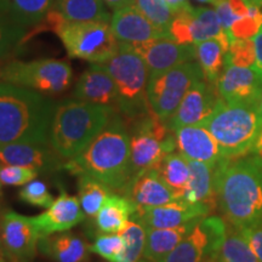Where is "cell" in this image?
I'll return each instance as SVG.
<instances>
[{"label": "cell", "mask_w": 262, "mask_h": 262, "mask_svg": "<svg viewBox=\"0 0 262 262\" xmlns=\"http://www.w3.org/2000/svg\"><path fill=\"white\" fill-rule=\"evenodd\" d=\"M188 164L189 180L182 193V199L189 203L214 205L215 166L195 160H188Z\"/></svg>", "instance_id": "28"}, {"label": "cell", "mask_w": 262, "mask_h": 262, "mask_svg": "<svg viewBox=\"0 0 262 262\" xmlns=\"http://www.w3.org/2000/svg\"><path fill=\"white\" fill-rule=\"evenodd\" d=\"M40 231L33 217L6 210L0 221V239L11 262H29L37 254Z\"/></svg>", "instance_id": "13"}, {"label": "cell", "mask_w": 262, "mask_h": 262, "mask_svg": "<svg viewBox=\"0 0 262 262\" xmlns=\"http://www.w3.org/2000/svg\"><path fill=\"white\" fill-rule=\"evenodd\" d=\"M262 28L261 16H245L237 19L228 28L227 33L229 40H237V39H253Z\"/></svg>", "instance_id": "42"}, {"label": "cell", "mask_w": 262, "mask_h": 262, "mask_svg": "<svg viewBox=\"0 0 262 262\" xmlns=\"http://www.w3.org/2000/svg\"><path fill=\"white\" fill-rule=\"evenodd\" d=\"M54 0H0V14L22 27H34L41 24Z\"/></svg>", "instance_id": "27"}, {"label": "cell", "mask_w": 262, "mask_h": 262, "mask_svg": "<svg viewBox=\"0 0 262 262\" xmlns=\"http://www.w3.org/2000/svg\"><path fill=\"white\" fill-rule=\"evenodd\" d=\"M249 247L262 262V222L239 229Z\"/></svg>", "instance_id": "43"}, {"label": "cell", "mask_w": 262, "mask_h": 262, "mask_svg": "<svg viewBox=\"0 0 262 262\" xmlns=\"http://www.w3.org/2000/svg\"><path fill=\"white\" fill-rule=\"evenodd\" d=\"M111 191L112 189L97 180L88 178V176H79L78 199H79L84 214L88 217H96Z\"/></svg>", "instance_id": "32"}, {"label": "cell", "mask_w": 262, "mask_h": 262, "mask_svg": "<svg viewBox=\"0 0 262 262\" xmlns=\"http://www.w3.org/2000/svg\"><path fill=\"white\" fill-rule=\"evenodd\" d=\"M63 169L75 176H88L114 192L124 193L133 180L129 127L114 114L79 156L64 163Z\"/></svg>", "instance_id": "1"}, {"label": "cell", "mask_w": 262, "mask_h": 262, "mask_svg": "<svg viewBox=\"0 0 262 262\" xmlns=\"http://www.w3.org/2000/svg\"><path fill=\"white\" fill-rule=\"evenodd\" d=\"M226 232L227 226L221 217L206 216L160 262H203L210 255L219 254Z\"/></svg>", "instance_id": "11"}, {"label": "cell", "mask_w": 262, "mask_h": 262, "mask_svg": "<svg viewBox=\"0 0 262 262\" xmlns=\"http://www.w3.org/2000/svg\"><path fill=\"white\" fill-rule=\"evenodd\" d=\"M117 110L80 100L57 103L50 126V146L62 159L79 156L111 122Z\"/></svg>", "instance_id": "4"}, {"label": "cell", "mask_w": 262, "mask_h": 262, "mask_svg": "<svg viewBox=\"0 0 262 262\" xmlns=\"http://www.w3.org/2000/svg\"><path fill=\"white\" fill-rule=\"evenodd\" d=\"M166 34L183 45H194L208 39H219L228 47L231 45L217 14L209 8H192L189 11L175 15Z\"/></svg>", "instance_id": "12"}, {"label": "cell", "mask_w": 262, "mask_h": 262, "mask_svg": "<svg viewBox=\"0 0 262 262\" xmlns=\"http://www.w3.org/2000/svg\"><path fill=\"white\" fill-rule=\"evenodd\" d=\"M73 72L68 62L55 58L12 60L0 66V80L40 94L57 95L70 88Z\"/></svg>", "instance_id": "9"}, {"label": "cell", "mask_w": 262, "mask_h": 262, "mask_svg": "<svg viewBox=\"0 0 262 262\" xmlns=\"http://www.w3.org/2000/svg\"><path fill=\"white\" fill-rule=\"evenodd\" d=\"M215 193L227 221L242 229L262 222V159H224L215 166Z\"/></svg>", "instance_id": "2"}, {"label": "cell", "mask_w": 262, "mask_h": 262, "mask_svg": "<svg viewBox=\"0 0 262 262\" xmlns=\"http://www.w3.org/2000/svg\"><path fill=\"white\" fill-rule=\"evenodd\" d=\"M203 262H222L219 254H212L210 256H208Z\"/></svg>", "instance_id": "48"}, {"label": "cell", "mask_w": 262, "mask_h": 262, "mask_svg": "<svg viewBox=\"0 0 262 262\" xmlns=\"http://www.w3.org/2000/svg\"><path fill=\"white\" fill-rule=\"evenodd\" d=\"M225 66H237V67L255 66V45L253 39L232 40L226 54Z\"/></svg>", "instance_id": "38"}, {"label": "cell", "mask_w": 262, "mask_h": 262, "mask_svg": "<svg viewBox=\"0 0 262 262\" xmlns=\"http://www.w3.org/2000/svg\"><path fill=\"white\" fill-rule=\"evenodd\" d=\"M137 214V208L122 193H110L102 208L95 217V226L103 233H119L130 219Z\"/></svg>", "instance_id": "25"}, {"label": "cell", "mask_w": 262, "mask_h": 262, "mask_svg": "<svg viewBox=\"0 0 262 262\" xmlns=\"http://www.w3.org/2000/svg\"><path fill=\"white\" fill-rule=\"evenodd\" d=\"M222 262H261L237 228L228 229L219 251Z\"/></svg>", "instance_id": "34"}, {"label": "cell", "mask_w": 262, "mask_h": 262, "mask_svg": "<svg viewBox=\"0 0 262 262\" xmlns=\"http://www.w3.org/2000/svg\"><path fill=\"white\" fill-rule=\"evenodd\" d=\"M18 196L26 204L37 206V208H49L54 202L48 186L39 180H33L27 185H25L19 191Z\"/></svg>", "instance_id": "40"}, {"label": "cell", "mask_w": 262, "mask_h": 262, "mask_svg": "<svg viewBox=\"0 0 262 262\" xmlns=\"http://www.w3.org/2000/svg\"><path fill=\"white\" fill-rule=\"evenodd\" d=\"M131 5L135 6L141 14L168 37L166 33L175 15L164 0H133Z\"/></svg>", "instance_id": "36"}, {"label": "cell", "mask_w": 262, "mask_h": 262, "mask_svg": "<svg viewBox=\"0 0 262 262\" xmlns=\"http://www.w3.org/2000/svg\"><path fill=\"white\" fill-rule=\"evenodd\" d=\"M175 133L176 148L188 160L216 166L222 159L220 147L211 133L202 124L179 127Z\"/></svg>", "instance_id": "21"}, {"label": "cell", "mask_w": 262, "mask_h": 262, "mask_svg": "<svg viewBox=\"0 0 262 262\" xmlns=\"http://www.w3.org/2000/svg\"><path fill=\"white\" fill-rule=\"evenodd\" d=\"M250 155H253L255 157H257V158L262 159V129H261V133L258 134L256 142H255V145L253 147V149H251Z\"/></svg>", "instance_id": "47"}, {"label": "cell", "mask_w": 262, "mask_h": 262, "mask_svg": "<svg viewBox=\"0 0 262 262\" xmlns=\"http://www.w3.org/2000/svg\"><path fill=\"white\" fill-rule=\"evenodd\" d=\"M201 221V220H199ZM199 221L169 228H147V241L143 257L153 262H160L189 233Z\"/></svg>", "instance_id": "26"}, {"label": "cell", "mask_w": 262, "mask_h": 262, "mask_svg": "<svg viewBox=\"0 0 262 262\" xmlns=\"http://www.w3.org/2000/svg\"><path fill=\"white\" fill-rule=\"evenodd\" d=\"M111 27L117 40L124 44H140L166 37L134 5L116 10L111 18Z\"/></svg>", "instance_id": "23"}, {"label": "cell", "mask_w": 262, "mask_h": 262, "mask_svg": "<svg viewBox=\"0 0 262 262\" xmlns=\"http://www.w3.org/2000/svg\"><path fill=\"white\" fill-rule=\"evenodd\" d=\"M215 11L225 32L228 31L233 22L249 15L247 0H220L215 5Z\"/></svg>", "instance_id": "39"}, {"label": "cell", "mask_w": 262, "mask_h": 262, "mask_svg": "<svg viewBox=\"0 0 262 262\" xmlns=\"http://www.w3.org/2000/svg\"><path fill=\"white\" fill-rule=\"evenodd\" d=\"M194 49L195 60L201 66L204 79L212 85H216L224 71L225 57L229 47L219 39H208L196 42Z\"/></svg>", "instance_id": "30"}, {"label": "cell", "mask_w": 262, "mask_h": 262, "mask_svg": "<svg viewBox=\"0 0 262 262\" xmlns=\"http://www.w3.org/2000/svg\"><path fill=\"white\" fill-rule=\"evenodd\" d=\"M162 179L182 198L189 180V164L181 153L171 152L164 157L157 168Z\"/></svg>", "instance_id": "31"}, {"label": "cell", "mask_w": 262, "mask_h": 262, "mask_svg": "<svg viewBox=\"0 0 262 262\" xmlns=\"http://www.w3.org/2000/svg\"><path fill=\"white\" fill-rule=\"evenodd\" d=\"M131 122L130 157L134 180L140 173L158 168L164 157L176 148V140L166 122L159 119L153 112Z\"/></svg>", "instance_id": "8"}, {"label": "cell", "mask_w": 262, "mask_h": 262, "mask_svg": "<svg viewBox=\"0 0 262 262\" xmlns=\"http://www.w3.org/2000/svg\"><path fill=\"white\" fill-rule=\"evenodd\" d=\"M204 78L198 62L189 61L171 70L149 74L147 98L150 111L168 122L195 81Z\"/></svg>", "instance_id": "10"}, {"label": "cell", "mask_w": 262, "mask_h": 262, "mask_svg": "<svg viewBox=\"0 0 262 262\" xmlns=\"http://www.w3.org/2000/svg\"><path fill=\"white\" fill-rule=\"evenodd\" d=\"M79 199L61 188L60 194L47 210L33 217L41 235L70 231L85 220Z\"/></svg>", "instance_id": "20"}, {"label": "cell", "mask_w": 262, "mask_h": 262, "mask_svg": "<svg viewBox=\"0 0 262 262\" xmlns=\"http://www.w3.org/2000/svg\"><path fill=\"white\" fill-rule=\"evenodd\" d=\"M102 64L116 84L117 111L129 120L152 112L147 98L149 72L145 61L136 52L119 42L117 54Z\"/></svg>", "instance_id": "7"}, {"label": "cell", "mask_w": 262, "mask_h": 262, "mask_svg": "<svg viewBox=\"0 0 262 262\" xmlns=\"http://www.w3.org/2000/svg\"><path fill=\"white\" fill-rule=\"evenodd\" d=\"M4 257H5V253H4V249H3L2 239H0V262H4Z\"/></svg>", "instance_id": "49"}, {"label": "cell", "mask_w": 262, "mask_h": 262, "mask_svg": "<svg viewBox=\"0 0 262 262\" xmlns=\"http://www.w3.org/2000/svg\"><path fill=\"white\" fill-rule=\"evenodd\" d=\"M257 107H258V111H260V113H261V116H262V93H261V96H260V98H258Z\"/></svg>", "instance_id": "51"}, {"label": "cell", "mask_w": 262, "mask_h": 262, "mask_svg": "<svg viewBox=\"0 0 262 262\" xmlns=\"http://www.w3.org/2000/svg\"><path fill=\"white\" fill-rule=\"evenodd\" d=\"M122 194L127 196L136 205L137 214L181 199L164 181L157 169L148 170L136 176Z\"/></svg>", "instance_id": "18"}, {"label": "cell", "mask_w": 262, "mask_h": 262, "mask_svg": "<svg viewBox=\"0 0 262 262\" xmlns=\"http://www.w3.org/2000/svg\"><path fill=\"white\" fill-rule=\"evenodd\" d=\"M45 19L60 38L70 57L102 64L119 50V41L111 22L67 21L52 9Z\"/></svg>", "instance_id": "6"}, {"label": "cell", "mask_w": 262, "mask_h": 262, "mask_svg": "<svg viewBox=\"0 0 262 262\" xmlns=\"http://www.w3.org/2000/svg\"><path fill=\"white\" fill-rule=\"evenodd\" d=\"M38 249L55 262H89L90 245L70 232L41 235Z\"/></svg>", "instance_id": "24"}, {"label": "cell", "mask_w": 262, "mask_h": 262, "mask_svg": "<svg viewBox=\"0 0 262 262\" xmlns=\"http://www.w3.org/2000/svg\"><path fill=\"white\" fill-rule=\"evenodd\" d=\"M0 198H2V195H0ZM3 214H4V211H3V209H2V203H0V221H2Z\"/></svg>", "instance_id": "52"}, {"label": "cell", "mask_w": 262, "mask_h": 262, "mask_svg": "<svg viewBox=\"0 0 262 262\" xmlns=\"http://www.w3.org/2000/svg\"><path fill=\"white\" fill-rule=\"evenodd\" d=\"M139 262H153V261H150V260H148V258H146V257H142Z\"/></svg>", "instance_id": "53"}, {"label": "cell", "mask_w": 262, "mask_h": 262, "mask_svg": "<svg viewBox=\"0 0 262 262\" xmlns=\"http://www.w3.org/2000/svg\"><path fill=\"white\" fill-rule=\"evenodd\" d=\"M214 205L205 203H189L185 199H176L168 204L139 212L134 217L143 222L147 228L178 227L189 222L199 221L210 214Z\"/></svg>", "instance_id": "17"}, {"label": "cell", "mask_w": 262, "mask_h": 262, "mask_svg": "<svg viewBox=\"0 0 262 262\" xmlns=\"http://www.w3.org/2000/svg\"><path fill=\"white\" fill-rule=\"evenodd\" d=\"M56 104L38 91L0 80V147L16 142L50 146Z\"/></svg>", "instance_id": "3"}, {"label": "cell", "mask_w": 262, "mask_h": 262, "mask_svg": "<svg viewBox=\"0 0 262 262\" xmlns=\"http://www.w3.org/2000/svg\"><path fill=\"white\" fill-rule=\"evenodd\" d=\"M2 186H3V183H2V181H0V195H2Z\"/></svg>", "instance_id": "54"}, {"label": "cell", "mask_w": 262, "mask_h": 262, "mask_svg": "<svg viewBox=\"0 0 262 262\" xmlns=\"http://www.w3.org/2000/svg\"><path fill=\"white\" fill-rule=\"evenodd\" d=\"M217 95V89L204 78L195 81L185 95L175 113L166 122L170 130L175 131L182 126L204 123L220 100Z\"/></svg>", "instance_id": "15"}, {"label": "cell", "mask_w": 262, "mask_h": 262, "mask_svg": "<svg viewBox=\"0 0 262 262\" xmlns=\"http://www.w3.org/2000/svg\"><path fill=\"white\" fill-rule=\"evenodd\" d=\"M52 10L67 21L111 22L112 18L103 0H54Z\"/></svg>", "instance_id": "29"}, {"label": "cell", "mask_w": 262, "mask_h": 262, "mask_svg": "<svg viewBox=\"0 0 262 262\" xmlns=\"http://www.w3.org/2000/svg\"><path fill=\"white\" fill-rule=\"evenodd\" d=\"M219 96L226 102L256 103L262 93V72L253 67L225 66L216 84Z\"/></svg>", "instance_id": "16"}, {"label": "cell", "mask_w": 262, "mask_h": 262, "mask_svg": "<svg viewBox=\"0 0 262 262\" xmlns=\"http://www.w3.org/2000/svg\"><path fill=\"white\" fill-rule=\"evenodd\" d=\"M119 234L125 242V250L118 262H139L143 257L147 241V227L137 217L130 219Z\"/></svg>", "instance_id": "33"}, {"label": "cell", "mask_w": 262, "mask_h": 262, "mask_svg": "<svg viewBox=\"0 0 262 262\" xmlns=\"http://www.w3.org/2000/svg\"><path fill=\"white\" fill-rule=\"evenodd\" d=\"M211 133L224 159L248 156L262 129L256 103L226 102L220 97L212 113L202 124Z\"/></svg>", "instance_id": "5"}, {"label": "cell", "mask_w": 262, "mask_h": 262, "mask_svg": "<svg viewBox=\"0 0 262 262\" xmlns=\"http://www.w3.org/2000/svg\"><path fill=\"white\" fill-rule=\"evenodd\" d=\"M38 173L31 168L0 164V181L5 186H25L35 180Z\"/></svg>", "instance_id": "41"}, {"label": "cell", "mask_w": 262, "mask_h": 262, "mask_svg": "<svg viewBox=\"0 0 262 262\" xmlns=\"http://www.w3.org/2000/svg\"><path fill=\"white\" fill-rule=\"evenodd\" d=\"M0 164L25 166L44 173L55 172L64 165L51 146L21 142L0 147Z\"/></svg>", "instance_id": "19"}, {"label": "cell", "mask_w": 262, "mask_h": 262, "mask_svg": "<svg viewBox=\"0 0 262 262\" xmlns=\"http://www.w3.org/2000/svg\"><path fill=\"white\" fill-rule=\"evenodd\" d=\"M26 29L27 28L15 24L0 14V66L15 54L26 40Z\"/></svg>", "instance_id": "35"}, {"label": "cell", "mask_w": 262, "mask_h": 262, "mask_svg": "<svg viewBox=\"0 0 262 262\" xmlns=\"http://www.w3.org/2000/svg\"><path fill=\"white\" fill-rule=\"evenodd\" d=\"M125 250V242L119 233H98L90 245L91 253L110 262H118Z\"/></svg>", "instance_id": "37"}, {"label": "cell", "mask_w": 262, "mask_h": 262, "mask_svg": "<svg viewBox=\"0 0 262 262\" xmlns=\"http://www.w3.org/2000/svg\"><path fill=\"white\" fill-rule=\"evenodd\" d=\"M103 3L106 4L108 9L116 11V10H119L133 4V0H103Z\"/></svg>", "instance_id": "46"}, {"label": "cell", "mask_w": 262, "mask_h": 262, "mask_svg": "<svg viewBox=\"0 0 262 262\" xmlns=\"http://www.w3.org/2000/svg\"><path fill=\"white\" fill-rule=\"evenodd\" d=\"M196 2H201V3H205V4H212V5H216L217 4L220 0H196Z\"/></svg>", "instance_id": "50"}, {"label": "cell", "mask_w": 262, "mask_h": 262, "mask_svg": "<svg viewBox=\"0 0 262 262\" xmlns=\"http://www.w3.org/2000/svg\"><path fill=\"white\" fill-rule=\"evenodd\" d=\"M165 4L169 6L173 15H179L181 12L189 11L193 6L189 4L188 0H164Z\"/></svg>", "instance_id": "44"}, {"label": "cell", "mask_w": 262, "mask_h": 262, "mask_svg": "<svg viewBox=\"0 0 262 262\" xmlns=\"http://www.w3.org/2000/svg\"><path fill=\"white\" fill-rule=\"evenodd\" d=\"M73 96L75 100L103 104L117 110L116 84L103 64L93 63L80 75L75 84Z\"/></svg>", "instance_id": "22"}, {"label": "cell", "mask_w": 262, "mask_h": 262, "mask_svg": "<svg viewBox=\"0 0 262 262\" xmlns=\"http://www.w3.org/2000/svg\"><path fill=\"white\" fill-rule=\"evenodd\" d=\"M125 45L145 61L149 74L160 73L195 60L194 45L179 44L168 37L156 38L140 44Z\"/></svg>", "instance_id": "14"}, {"label": "cell", "mask_w": 262, "mask_h": 262, "mask_svg": "<svg viewBox=\"0 0 262 262\" xmlns=\"http://www.w3.org/2000/svg\"><path fill=\"white\" fill-rule=\"evenodd\" d=\"M255 45V67L262 72V28L253 38Z\"/></svg>", "instance_id": "45"}]
</instances>
